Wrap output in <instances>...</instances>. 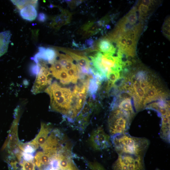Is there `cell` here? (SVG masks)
<instances>
[{
	"mask_svg": "<svg viewBox=\"0 0 170 170\" xmlns=\"http://www.w3.org/2000/svg\"><path fill=\"white\" fill-rule=\"evenodd\" d=\"M57 55L59 58L58 61L63 67L65 66L68 61H73V59L68 54L65 55L60 54L57 52Z\"/></svg>",
	"mask_w": 170,
	"mask_h": 170,
	"instance_id": "obj_19",
	"label": "cell"
},
{
	"mask_svg": "<svg viewBox=\"0 0 170 170\" xmlns=\"http://www.w3.org/2000/svg\"><path fill=\"white\" fill-rule=\"evenodd\" d=\"M119 97L120 99L118 105L114 106L111 108L117 107L128 114L133 119L135 115V112L133 110L131 96L128 94L127 95H121Z\"/></svg>",
	"mask_w": 170,
	"mask_h": 170,
	"instance_id": "obj_9",
	"label": "cell"
},
{
	"mask_svg": "<svg viewBox=\"0 0 170 170\" xmlns=\"http://www.w3.org/2000/svg\"><path fill=\"white\" fill-rule=\"evenodd\" d=\"M20 13L23 19L29 21L35 20L37 16L35 7L31 4L27 5L20 9Z\"/></svg>",
	"mask_w": 170,
	"mask_h": 170,
	"instance_id": "obj_13",
	"label": "cell"
},
{
	"mask_svg": "<svg viewBox=\"0 0 170 170\" xmlns=\"http://www.w3.org/2000/svg\"><path fill=\"white\" fill-rule=\"evenodd\" d=\"M51 128L49 125L42 123L40 131L35 139L28 144L36 150L45 143L50 133Z\"/></svg>",
	"mask_w": 170,
	"mask_h": 170,
	"instance_id": "obj_8",
	"label": "cell"
},
{
	"mask_svg": "<svg viewBox=\"0 0 170 170\" xmlns=\"http://www.w3.org/2000/svg\"><path fill=\"white\" fill-rule=\"evenodd\" d=\"M65 52L75 60L79 66L81 68H86L90 73L89 71L90 67V60L86 56L77 54L68 50H65Z\"/></svg>",
	"mask_w": 170,
	"mask_h": 170,
	"instance_id": "obj_12",
	"label": "cell"
},
{
	"mask_svg": "<svg viewBox=\"0 0 170 170\" xmlns=\"http://www.w3.org/2000/svg\"><path fill=\"white\" fill-rule=\"evenodd\" d=\"M66 71L70 77L71 82L74 84L76 83L78 79V71L76 65H75L72 68Z\"/></svg>",
	"mask_w": 170,
	"mask_h": 170,
	"instance_id": "obj_18",
	"label": "cell"
},
{
	"mask_svg": "<svg viewBox=\"0 0 170 170\" xmlns=\"http://www.w3.org/2000/svg\"><path fill=\"white\" fill-rule=\"evenodd\" d=\"M37 19L39 21L43 22L46 20L47 16L44 13H40L38 14Z\"/></svg>",
	"mask_w": 170,
	"mask_h": 170,
	"instance_id": "obj_23",
	"label": "cell"
},
{
	"mask_svg": "<svg viewBox=\"0 0 170 170\" xmlns=\"http://www.w3.org/2000/svg\"><path fill=\"white\" fill-rule=\"evenodd\" d=\"M164 34L168 37H170V21L169 19H167L165 21L163 28Z\"/></svg>",
	"mask_w": 170,
	"mask_h": 170,
	"instance_id": "obj_22",
	"label": "cell"
},
{
	"mask_svg": "<svg viewBox=\"0 0 170 170\" xmlns=\"http://www.w3.org/2000/svg\"><path fill=\"white\" fill-rule=\"evenodd\" d=\"M57 56V52L54 49L40 47L38 48V52L32 59L34 61L42 60L52 64L56 59Z\"/></svg>",
	"mask_w": 170,
	"mask_h": 170,
	"instance_id": "obj_6",
	"label": "cell"
},
{
	"mask_svg": "<svg viewBox=\"0 0 170 170\" xmlns=\"http://www.w3.org/2000/svg\"><path fill=\"white\" fill-rule=\"evenodd\" d=\"M99 85L96 81L92 77L89 79L88 92L89 95L94 99L96 94Z\"/></svg>",
	"mask_w": 170,
	"mask_h": 170,
	"instance_id": "obj_15",
	"label": "cell"
},
{
	"mask_svg": "<svg viewBox=\"0 0 170 170\" xmlns=\"http://www.w3.org/2000/svg\"><path fill=\"white\" fill-rule=\"evenodd\" d=\"M110 139L118 155L144 157L150 144L147 139L133 136L128 133L112 136Z\"/></svg>",
	"mask_w": 170,
	"mask_h": 170,
	"instance_id": "obj_1",
	"label": "cell"
},
{
	"mask_svg": "<svg viewBox=\"0 0 170 170\" xmlns=\"http://www.w3.org/2000/svg\"><path fill=\"white\" fill-rule=\"evenodd\" d=\"M94 41L92 39H89L87 40L86 42V44L89 47H93Z\"/></svg>",
	"mask_w": 170,
	"mask_h": 170,
	"instance_id": "obj_25",
	"label": "cell"
},
{
	"mask_svg": "<svg viewBox=\"0 0 170 170\" xmlns=\"http://www.w3.org/2000/svg\"><path fill=\"white\" fill-rule=\"evenodd\" d=\"M89 166L90 170H105L101 164L96 162H89Z\"/></svg>",
	"mask_w": 170,
	"mask_h": 170,
	"instance_id": "obj_21",
	"label": "cell"
},
{
	"mask_svg": "<svg viewBox=\"0 0 170 170\" xmlns=\"http://www.w3.org/2000/svg\"><path fill=\"white\" fill-rule=\"evenodd\" d=\"M20 165L22 170H35V165L32 161L24 160Z\"/></svg>",
	"mask_w": 170,
	"mask_h": 170,
	"instance_id": "obj_20",
	"label": "cell"
},
{
	"mask_svg": "<svg viewBox=\"0 0 170 170\" xmlns=\"http://www.w3.org/2000/svg\"><path fill=\"white\" fill-rule=\"evenodd\" d=\"M74 64L72 61H68L65 66L64 67L65 70L67 71L72 68L74 65Z\"/></svg>",
	"mask_w": 170,
	"mask_h": 170,
	"instance_id": "obj_24",
	"label": "cell"
},
{
	"mask_svg": "<svg viewBox=\"0 0 170 170\" xmlns=\"http://www.w3.org/2000/svg\"><path fill=\"white\" fill-rule=\"evenodd\" d=\"M52 157L43 152H37L34 157V162L38 167H42V166L47 167L50 163Z\"/></svg>",
	"mask_w": 170,
	"mask_h": 170,
	"instance_id": "obj_11",
	"label": "cell"
},
{
	"mask_svg": "<svg viewBox=\"0 0 170 170\" xmlns=\"http://www.w3.org/2000/svg\"><path fill=\"white\" fill-rule=\"evenodd\" d=\"M96 50L104 53H115L116 48L107 38L100 39L96 45Z\"/></svg>",
	"mask_w": 170,
	"mask_h": 170,
	"instance_id": "obj_10",
	"label": "cell"
},
{
	"mask_svg": "<svg viewBox=\"0 0 170 170\" xmlns=\"http://www.w3.org/2000/svg\"><path fill=\"white\" fill-rule=\"evenodd\" d=\"M133 119L117 107L112 108L108 118V129L111 135L128 133Z\"/></svg>",
	"mask_w": 170,
	"mask_h": 170,
	"instance_id": "obj_2",
	"label": "cell"
},
{
	"mask_svg": "<svg viewBox=\"0 0 170 170\" xmlns=\"http://www.w3.org/2000/svg\"><path fill=\"white\" fill-rule=\"evenodd\" d=\"M11 35L9 30L0 32V57L7 52Z\"/></svg>",
	"mask_w": 170,
	"mask_h": 170,
	"instance_id": "obj_14",
	"label": "cell"
},
{
	"mask_svg": "<svg viewBox=\"0 0 170 170\" xmlns=\"http://www.w3.org/2000/svg\"><path fill=\"white\" fill-rule=\"evenodd\" d=\"M110 136L106 134L101 127L93 131L91 133L89 141L95 150L101 151L110 148L112 145Z\"/></svg>",
	"mask_w": 170,
	"mask_h": 170,
	"instance_id": "obj_5",
	"label": "cell"
},
{
	"mask_svg": "<svg viewBox=\"0 0 170 170\" xmlns=\"http://www.w3.org/2000/svg\"><path fill=\"white\" fill-rule=\"evenodd\" d=\"M39 67L36 74V76L31 88V92L36 94L44 91L50 86L52 82L53 76L47 64V63L42 60H39L36 63Z\"/></svg>",
	"mask_w": 170,
	"mask_h": 170,
	"instance_id": "obj_3",
	"label": "cell"
},
{
	"mask_svg": "<svg viewBox=\"0 0 170 170\" xmlns=\"http://www.w3.org/2000/svg\"><path fill=\"white\" fill-rule=\"evenodd\" d=\"M54 77L59 80L60 82L63 84H67L71 82L70 77L64 68L58 73Z\"/></svg>",
	"mask_w": 170,
	"mask_h": 170,
	"instance_id": "obj_16",
	"label": "cell"
},
{
	"mask_svg": "<svg viewBox=\"0 0 170 170\" xmlns=\"http://www.w3.org/2000/svg\"><path fill=\"white\" fill-rule=\"evenodd\" d=\"M11 1L20 9H21L27 5L30 4L36 7L37 3V0H11Z\"/></svg>",
	"mask_w": 170,
	"mask_h": 170,
	"instance_id": "obj_17",
	"label": "cell"
},
{
	"mask_svg": "<svg viewBox=\"0 0 170 170\" xmlns=\"http://www.w3.org/2000/svg\"><path fill=\"white\" fill-rule=\"evenodd\" d=\"M155 170H161L159 168H156V169Z\"/></svg>",
	"mask_w": 170,
	"mask_h": 170,
	"instance_id": "obj_26",
	"label": "cell"
},
{
	"mask_svg": "<svg viewBox=\"0 0 170 170\" xmlns=\"http://www.w3.org/2000/svg\"><path fill=\"white\" fill-rule=\"evenodd\" d=\"M112 168L113 170H145L144 157L118 155Z\"/></svg>",
	"mask_w": 170,
	"mask_h": 170,
	"instance_id": "obj_4",
	"label": "cell"
},
{
	"mask_svg": "<svg viewBox=\"0 0 170 170\" xmlns=\"http://www.w3.org/2000/svg\"><path fill=\"white\" fill-rule=\"evenodd\" d=\"M93 111L91 103H85L76 119L77 127L80 131L84 130L88 125L90 115Z\"/></svg>",
	"mask_w": 170,
	"mask_h": 170,
	"instance_id": "obj_7",
	"label": "cell"
}]
</instances>
